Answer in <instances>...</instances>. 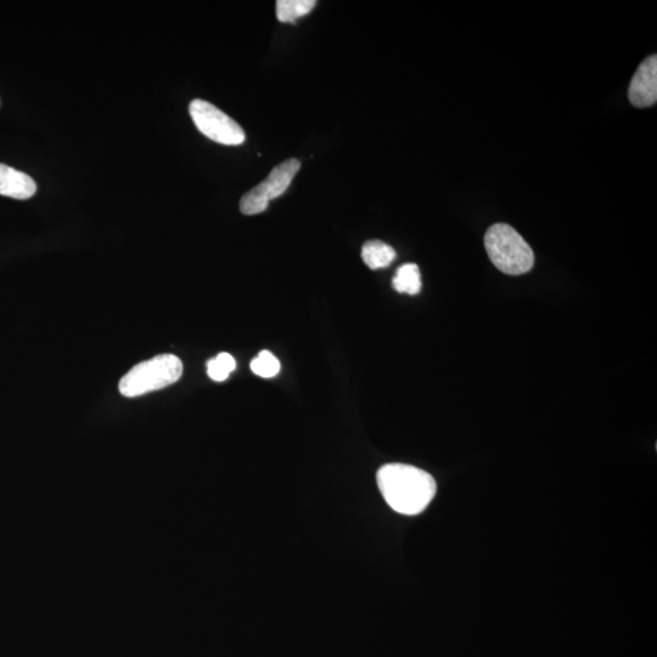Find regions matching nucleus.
<instances>
[{"label": "nucleus", "instance_id": "5", "mask_svg": "<svg viewBox=\"0 0 657 657\" xmlns=\"http://www.w3.org/2000/svg\"><path fill=\"white\" fill-rule=\"evenodd\" d=\"M301 162L289 159L273 168L269 176L252 188L240 200V211L246 216L258 215L267 210L269 201L279 198L290 187L292 179L300 171Z\"/></svg>", "mask_w": 657, "mask_h": 657}, {"label": "nucleus", "instance_id": "3", "mask_svg": "<svg viewBox=\"0 0 657 657\" xmlns=\"http://www.w3.org/2000/svg\"><path fill=\"white\" fill-rule=\"evenodd\" d=\"M183 375L181 359L173 355L156 356L133 367L119 384L122 396L133 398L176 384Z\"/></svg>", "mask_w": 657, "mask_h": 657}, {"label": "nucleus", "instance_id": "6", "mask_svg": "<svg viewBox=\"0 0 657 657\" xmlns=\"http://www.w3.org/2000/svg\"><path fill=\"white\" fill-rule=\"evenodd\" d=\"M628 98L636 108H649L657 100V56L651 55L639 65L631 82Z\"/></svg>", "mask_w": 657, "mask_h": 657}, {"label": "nucleus", "instance_id": "7", "mask_svg": "<svg viewBox=\"0 0 657 657\" xmlns=\"http://www.w3.org/2000/svg\"><path fill=\"white\" fill-rule=\"evenodd\" d=\"M36 192V182L28 174L0 164V195L16 200H27Z\"/></svg>", "mask_w": 657, "mask_h": 657}, {"label": "nucleus", "instance_id": "4", "mask_svg": "<svg viewBox=\"0 0 657 657\" xmlns=\"http://www.w3.org/2000/svg\"><path fill=\"white\" fill-rule=\"evenodd\" d=\"M189 112L196 128L212 142L233 146L245 142L244 129L215 105L196 99L190 103Z\"/></svg>", "mask_w": 657, "mask_h": 657}, {"label": "nucleus", "instance_id": "8", "mask_svg": "<svg viewBox=\"0 0 657 657\" xmlns=\"http://www.w3.org/2000/svg\"><path fill=\"white\" fill-rule=\"evenodd\" d=\"M362 258L365 265L375 271V269L389 267L396 260V251L383 241L370 240L362 247Z\"/></svg>", "mask_w": 657, "mask_h": 657}, {"label": "nucleus", "instance_id": "12", "mask_svg": "<svg viewBox=\"0 0 657 657\" xmlns=\"http://www.w3.org/2000/svg\"><path fill=\"white\" fill-rule=\"evenodd\" d=\"M250 367L252 373L265 379L274 378V376L280 373V369H282L278 358L269 351L258 353V356L252 359Z\"/></svg>", "mask_w": 657, "mask_h": 657}, {"label": "nucleus", "instance_id": "11", "mask_svg": "<svg viewBox=\"0 0 657 657\" xmlns=\"http://www.w3.org/2000/svg\"><path fill=\"white\" fill-rule=\"evenodd\" d=\"M235 368H237V362L233 356H230L229 353H219L217 357L207 363V374L216 383H222L229 378Z\"/></svg>", "mask_w": 657, "mask_h": 657}, {"label": "nucleus", "instance_id": "10", "mask_svg": "<svg viewBox=\"0 0 657 657\" xmlns=\"http://www.w3.org/2000/svg\"><path fill=\"white\" fill-rule=\"evenodd\" d=\"M316 5V0H278L277 18L285 24H294L297 19L310 14Z\"/></svg>", "mask_w": 657, "mask_h": 657}, {"label": "nucleus", "instance_id": "9", "mask_svg": "<svg viewBox=\"0 0 657 657\" xmlns=\"http://www.w3.org/2000/svg\"><path fill=\"white\" fill-rule=\"evenodd\" d=\"M393 289L400 294L418 295L421 290L420 269L414 263H407L397 269L392 280Z\"/></svg>", "mask_w": 657, "mask_h": 657}, {"label": "nucleus", "instance_id": "1", "mask_svg": "<svg viewBox=\"0 0 657 657\" xmlns=\"http://www.w3.org/2000/svg\"><path fill=\"white\" fill-rule=\"evenodd\" d=\"M376 480L386 503L402 515L423 513L437 491L434 477L413 465L386 464L378 471Z\"/></svg>", "mask_w": 657, "mask_h": 657}, {"label": "nucleus", "instance_id": "2", "mask_svg": "<svg viewBox=\"0 0 657 657\" xmlns=\"http://www.w3.org/2000/svg\"><path fill=\"white\" fill-rule=\"evenodd\" d=\"M485 247L493 265L505 274H525L535 265L531 246L509 224L497 223L488 229Z\"/></svg>", "mask_w": 657, "mask_h": 657}]
</instances>
